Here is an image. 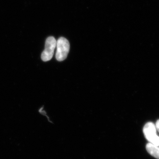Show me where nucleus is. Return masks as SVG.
I'll return each mask as SVG.
<instances>
[{
    "instance_id": "obj_1",
    "label": "nucleus",
    "mask_w": 159,
    "mask_h": 159,
    "mask_svg": "<svg viewBox=\"0 0 159 159\" xmlns=\"http://www.w3.org/2000/svg\"><path fill=\"white\" fill-rule=\"evenodd\" d=\"M56 47L57 51L55 55L56 59L59 61L65 60L67 57L70 51V45L69 41L65 38H59L57 40Z\"/></svg>"
},
{
    "instance_id": "obj_2",
    "label": "nucleus",
    "mask_w": 159,
    "mask_h": 159,
    "mask_svg": "<svg viewBox=\"0 0 159 159\" xmlns=\"http://www.w3.org/2000/svg\"><path fill=\"white\" fill-rule=\"evenodd\" d=\"M143 133L149 143L159 146V137L157 135V129L154 124L151 122L146 123L143 128Z\"/></svg>"
},
{
    "instance_id": "obj_3",
    "label": "nucleus",
    "mask_w": 159,
    "mask_h": 159,
    "mask_svg": "<svg viewBox=\"0 0 159 159\" xmlns=\"http://www.w3.org/2000/svg\"><path fill=\"white\" fill-rule=\"evenodd\" d=\"M57 41L53 36H50L46 40L45 49L41 54V59L43 61L51 60L54 55Z\"/></svg>"
},
{
    "instance_id": "obj_4",
    "label": "nucleus",
    "mask_w": 159,
    "mask_h": 159,
    "mask_svg": "<svg viewBox=\"0 0 159 159\" xmlns=\"http://www.w3.org/2000/svg\"><path fill=\"white\" fill-rule=\"evenodd\" d=\"M146 148L148 153L151 155L156 158L159 159V146L148 143L146 145Z\"/></svg>"
},
{
    "instance_id": "obj_5",
    "label": "nucleus",
    "mask_w": 159,
    "mask_h": 159,
    "mask_svg": "<svg viewBox=\"0 0 159 159\" xmlns=\"http://www.w3.org/2000/svg\"><path fill=\"white\" fill-rule=\"evenodd\" d=\"M156 128L157 130L159 132V120H158L156 122Z\"/></svg>"
}]
</instances>
